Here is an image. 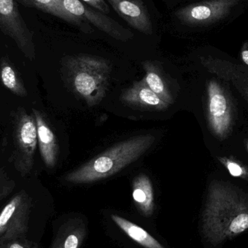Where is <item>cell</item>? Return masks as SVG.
Listing matches in <instances>:
<instances>
[{
    "label": "cell",
    "mask_w": 248,
    "mask_h": 248,
    "mask_svg": "<svg viewBox=\"0 0 248 248\" xmlns=\"http://www.w3.org/2000/svg\"><path fill=\"white\" fill-rule=\"evenodd\" d=\"M86 233L87 228L82 219L68 220L61 226L51 248H79Z\"/></svg>",
    "instance_id": "4fadbf2b"
},
{
    "label": "cell",
    "mask_w": 248,
    "mask_h": 248,
    "mask_svg": "<svg viewBox=\"0 0 248 248\" xmlns=\"http://www.w3.org/2000/svg\"><path fill=\"white\" fill-rule=\"evenodd\" d=\"M0 248H29V247L20 243L18 240H16L4 243Z\"/></svg>",
    "instance_id": "7402d4cb"
},
{
    "label": "cell",
    "mask_w": 248,
    "mask_h": 248,
    "mask_svg": "<svg viewBox=\"0 0 248 248\" xmlns=\"http://www.w3.org/2000/svg\"><path fill=\"white\" fill-rule=\"evenodd\" d=\"M25 7L37 9L44 13L52 15L62 19L66 23L77 26L86 33H93L94 31L89 23L75 16H71L64 8L61 0H17Z\"/></svg>",
    "instance_id": "7c38bea8"
},
{
    "label": "cell",
    "mask_w": 248,
    "mask_h": 248,
    "mask_svg": "<svg viewBox=\"0 0 248 248\" xmlns=\"http://www.w3.org/2000/svg\"><path fill=\"white\" fill-rule=\"evenodd\" d=\"M0 83L17 97L28 96L27 90L20 74L7 57L0 59Z\"/></svg>",
    "instance_id": "2e32d148"
},
{
    "label": "cell",
    "mask_w": 248,
    "mask_h": 248,
    "mask_svg": "<svg viewBox=\"0 0 248 248\" xmlns=\"http://www.w3.org/2000/svg\"><path fill=\"white\" fill-rule=\"evenodd\" d=\"M111 218L122 231L140 246L145 248H164L153 236L137 224L117 215H112Z\"/></svg>",
    "instance_id": "ac0fdd59"
},
{
    "label": "cell",
    "mask_w": 248,
    "mask_h": 248,
    "mask_svg": "<svg viewBox=\"0 0 248 248\" xmlns=\"http://www.w3.org/2000/svg\"><path fill=\"white\" fill-rule=\"evenodd\" d=\"M248 229V204L232 193L213 189L203 215V232L212 244Z\"/></svg>",
    "instance_id": "7a4b0ae2"
},
{
    "label": "cell",
    "mask_w": 248,
    "mask_h": 248,
    "mask_svg": "<svg viewBox=\"0 0 248 248\" xmlns=\"http://www.w3.org/2000/svg\"><path fill=\"white\" fill-rule=\"evenodd\" d=\"M31 208V198L25 190L17 192L4 205L0 212V247L26 234Z\"/></svg>",
    "instance_id": "8992f818"
},
{
    "label": "cell",
    "mask_w": 248,
    "mask_h": 248,
    "mask_svg": "<svg viewBox=\"0 0 248 248\" xmlns=\"http://www.w3.org/2000/svg\"><path fill=\"white\" fill-rule=\"evenodd\" d=\"M64 8L71 16H75L86 23H90L99 30L107 33L116 40L127 42L134 38V33L124 27L107 15L83 3L81 0H61Z\"/></svg>",
    "instance_id": "ba28073f"
},
{
    "label": "cell",
    "mask_w": 248,
    "mask_h": 248,
    "mask_svg": "<svg viewBox=\"0 0 248 248\" xmlns=\"http://www.w3.org/2000/svg\"><path fill=\"white\" fill-rule=\"evenodd\" d=\"M133 199L141 214L150 217L154 211L153 185L148 176L140 174L133 182Z\"/></svg>",
    "instance_id": "9a60e30c"
},
{
    "label": "cell",
    "mask_w": 248,
    "mask_h": 248,
    "mask_svg": "<svg viewBox=\"0 0 248 248\" xmlns=\"http://www.w3.org/2000/svg\"><path fill=\"white\" fill-rule=\"evenodd\" d=\"M241 0H207L188 4L176 10L175 17L189 26L213 24L225 18Z\"/></svg>",
    "instance_id": "52a82bcc"
},
{
    "label": "cell",
    "mask_w": 248,
    "mask_h": 248,
    "mask_svg": "<svg viewBox=\"0 0 248 248\" xmlns=\"http://www.w3.org/2000/svg\"><path fill=\"white\" fill-rule=\"evenodd\" d=\"M122 100L129 106L156 110H166L170 106L152 91L143 79L125 90L122 93Z\"/></svg>",
    "instance_id": "8fae6325"
},
{
    "label": "cell",
    "mask_w": 248,
    "mask_h": 248,
    "mask_svg": "<svg viewBox=\"0 0 248 248\" xmlns=\"http://www.w3.org/2000/svg\"><path fill=\"white\" fill-rule=\"evenodd\" d=\"M115 11L133 29L148 36L153 34L150 13L142 0H107Z\"/></svg>",
    "instance_id": "9c48e42d"
},
{
    "label": "cell",
    "mask_w": 248,
    "mask_h": 248,
    "mask_svg": "<svg viewBox=\"0 0 248 248\" xmlns=\"http://www.w3.org/2000/svg\"><path fill=\"white\" fill-rule=\"evenodd\" d=\"M242 59L248 65V49H244L242 52Z\"/></svg>",
    "instance_id": "603a6c76"
},
{
    "label": "cell",
    "mask_w": 248,
    "mask_h": 248,
    "mask_svg": "<svg viewBox=\"0 0 248 248\" xmlns=\"http://www.w3.org/2000/svg\"><path fill=\"white\" fill-rule=\"evenodd\" d=\"M0 31L14 42L27 59H36L34 32L23 18L16 0H0Z\"/></svg>",
    "instance_id": "5b68a950"
},
{
    "label": "cell",
    "mask_w": 248,
    "mask_h": 248,
    "mask_svg": "<svg viewBox=\"0 0 248 248\" xmlns=\"http://www.w3.org/2000/svg\"><path fill=\"white\" fill-rule=\"evenodd\" d=\"M227 99L217 90V87L211 84L209 87V119L213 128L221 133L227 128L230 122Z\"/></svg>",
    "instance_id": "5bb4252c"
},
{
    "label": "cell",
    "mask_w": 248,
    "mask_h": 248,
    "mask_svg": "<svg viewBox=\"0 0 248 248\" xmlns=\"http://www.w3.org/2000/svg\"><path fill=\"white\" fill-rule=\"evenodd\" d=\"M110 71L107 60L94 55L67 57L62 62V72L70 87L90 107L106 95Z\"/></svg>",
    "instance_id": "3957f363"
},
{
    "label": "cell",
    "mask_w": 248,
    "mask_h": 248,
    "mask_svg": "<svg viewBox=\"0 0 248 248\" xmlns=\"http://www.w3.org/2000/svg\"><path fill=\"white\" fill-rule=\"evenodd\" d=\"M31 111L37 128L38 145L41 156L45 166L52 169L55 167L58 160V144L56 137L44 113L36 108H32Z\"/></svg>",
    "instance_id": "30bf717a"
},
{
    "label": "cell",
    "mask_w": 248,
    "mask_h": 248,
    "mask_svg": "<svg viewBox=\"0 0 248 248\" xmlns=\"http://www.w3.org/2000/svg\"><path fill=\"white\" fill-rule=\"evenodd\" d=\"M228 169L230 173L234 176H240L243 173V170L240 166L234 163H230L228 164Z\"/></svg>",
    "instance_id": "44dd1931"
},
{
    "label": "cell",
    "mask_w": 248,
    "mask_h": 248,
    "mask_svg": "<svg viewBox=\"0 0 248 248\" xmlns=\"http://www.w3.org/2000/svg\"><path fill=\"white\" fill-rule=\"evenodd\" d=\"M142 66L145 71V76L143 80L147 87L163 101L168 104H172L173 102V97L169 92L164 78L162 77L157 64L153 61H144L142 62Z\"/></svg>",
    "instance_id": "e0dca14e"
},
{
    "label": "cell",
    "mask_w": 248,
    "mask_h": 248,
    "mask_svg": "<svg viewBox=\"0 0 248 248\" xmlns=\"http://www.w3.org/2000/svg\"><path fill=\"white\" fill-rule=\"evenodd\" d=\"M81 1L85 2L90 7H93L95 10L101 12L103 14L107 15L110 13V7L105 0H81Z\"/></svg>",
    "instance_id": "ffe728a7"
},
{
    "label": "cell",
    "mask_w": 248,
    "mask_h": 248,
    "mask_svg": "<svg viewBox=\"0 0 248 248\" xmlns=\"http://www.w3.org/2000/svg\"><path fill=\"white\" fill-rule=\"evenodd\" d=\"M13 150L12 158L22 177L29 175L34 165L38 145L37 128L32 113L19 107L13 113Z\"/></svg>",
    "instance_id": "277c9868"
},
{
    "label": "cell",
    "mask_w": 248,
    "mask_h": 248,
    "mask_svg": "<svg viewBox=\"0 0 248 248\" xmlns=\"http://www.w3.org/2000/svg\"><path fill=\"white\" fill-rule=\"evenodd\" d=\"M16 186V181L10 177L4 167L0 166V202L13 193Z\"/></svg>",
    "instance_id": "d6986e66"
},
{
    "label": "cell",
    "mask_w": 248,
    "mask_h": 248,
    "mask_svg": "<svg viewBox=\"0 0 248 248\" xmlns=\"http://www.w3.org/2000/svg\"><path fill=\"white\" fill-rule=\"evenodd\" d=\"M155 141V137L152 134L124 140L68 173L65 180L69 183L87 184L110 177L137 160Z\"/></svg>",
    "instance_id": "6da1fadb"
}]
</instances>
